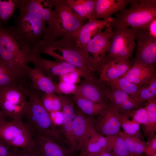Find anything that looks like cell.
Returning <instances> with one entry per match:
<instances>
[{
  "mask_svg": "<svg viewBox=\"0 0 156 156\" xmlns=\"http://www.w3.org/2000/svg\"><path fill=\"white\" fill-rule=\"evenodd\" d=\"M76 84L59 81L56 84L57 94L62 95H70L75 93L77 86Z\"/></svg>",
  "mask_w": 156,
  "mask_h": 156,
  "instance_id": "obj_38",
  "label": "cell"
},
{
  "mask_svg": "<svg viewBox=\"0 0 156 156\" xmlns=\"http://www.w3.org/2000/svg\"><path fill=\"white\" fill-rule=\"evenodd\" d=\"M135 47V36L131 28L114 27L105 61L116 58L130 59Z\"/></svg>",
  "mask_w": 156,
  "mask_h": 156,
  "instance_id": "obj_9",
  "label": "cell"
},
{
  "mask_svg": "<svg viewBox=\"0 0 156 156\" xmlns=\"http://www.w3.org/2000/svg\"><path fill=\"white\" fill-rule=\"evenodd\" d=\"M108 87L101 82L95 75L84 78L77 86L74 94L94 102L109 103L107 97Z\"/></svg>",
  "mask_w": 156,
  "mask_h": 156,
  "instance_id": "obj_13",
  "label": "cell"
},
{
  "mask_svg": "<svg viewBox=\"0 0 156 156\" xmlns=\"http://www.w3.org/2000/svg\"><path fill=\"white\" fill-rule=\"evenodd\" d=\"M79 156H80L79 155Z\"/></svg>",
  "mask_w": 156,
  "mask_h": 156,
  "instance_id": "obj_49",
  "label": "cell"
},
{
  "mask_svg": "<svg viewBox=\"0 0 156 156\" xmlns=\"http://www.w3.org/2000/svg\"><path fill=\"white\" fill-rule=\"evenodd\" d=\"M130 0H96L92 20H107L113 14L125 8Z\"/></svg>",
  "mask_w": 156,
  "mask_h": 156,
  "instance_id": "obj_22",
  "label": "cell"
},
{
  "mask_svg": "<svg viewBox=\"0 0 156 156\" xmlns=\"http://www.w3.org/2000/svg\"><path fill=\"white\" fill-rule=\"evenodd\" d=\"M90 119L95 131L104 136L118 134L121 131L120 113L109 103L98 115Z\"/></svg>",
  "mask_w": 156,
  "mask_h": 156,
  "instance_id": "obj_12",
  "label": "cell"
},
{
  "mask_svg": "<svg viewBox=\"0 0 156 156\" xmlns=\"http://www.w3.org/2000/svg\"><path fill=\"white\" fill-rule=\"evenodd\" d=\"M72 129L75 140L80 150L89 135L95 130L90 118L75 107Z\"/></svg>",
  "mask_w": 156,
  "mask_h": 156,
  "instance_id": "obj_21",
  "label": "cell"
},
{
  "mask_svg": "<svg viewBox=\"0 0 156 156\" xmlns=\"http://www.w3.org/2000/svg\"><path fill=\"white\" fill-rule=\"evenodd\" d=\"M146 142L144 153L146 156H156V135L148 138Z\"/></svg>",
  "mask_w": 156,
  "mask_h": 156,
  "instance_id": "obj_40",
  "label": "cell"
},
{
  "mask_svg": "<svg viewBox=\"0 0 156 156\" xmlns=\"http://www.w3.org/2000/svg\"><path fill=\"white\" fill-rule=\"evenodd\" d=\"M32 87L29 80L0 89V109L9 120L22 118L27 106Z\"/></svg>",
  "mask_w": 156,
  "mask_h": 156,
  "instance_id": "obj_5",
  "label": "cell"
},
{
  "mask_svg": "<svg viewBox=\"0 0 156 156\" xmlns=\"http://www.w3.org/2000/svg\"><path fill=\"white\" fill-rule=\"evenodd\" d=\"M27 74L32 87L35 90L44 93L57 94L56 84L39 69L34 66L33 68L29 66Z\"/></svg>",
  "mask_w": 156,
  "mask_h": 156,
  "instance_id": "obj_23",
  "label": "cell"
},
{
  "mask_svg": "<svg viewBox=\"0 0 156 156\" xmlns=\"http://www.w3.org/2000/svg\"><path fill=\"white\" fill-rule=\"evenodd\" d=\"M132 64L130 59L116 58L105 61L97 72L99 80L105 83L123 76Z\"/></svg>",
  "mask_w": 156,
  "mask_h": 156,
  "instance_id": "obj_16",
  "label": "cell"
},
{
  "mask_svg": "<svg viewBox=\"0 0 156 156\" xmlns=\"http://www.w3.org/2000/svg\"><path fill=\"white\" fill-rule=\"evenodd\" d=\"M104 83L109 88L118 90L128 94L138 101L141 86H137L130 82L123 77Z\"/></svg>",
  "mask_w": 156,
  "mask_h": 156,
  "instance_id": "obj_28",
  "label": "cell"
},
{
  "mask_svg": "<svg viewBox=\"0 0 156 156\" xmlns=\"http://www.w3.org/2000/svg\"><path fill=\"white\" fill-rule=\"evenodd\" d=\"M156 97V75L155 73L151 79L141 86L138 101L144 103L145 102Z\"/></svg>",
  "mask_w": 156,
  "mask_h": 156,
  "instance_id": "obj_33",
  "label": "cell"
},
{
  "mask_svg": "<svg viewBox=\"0 0 156 156\" xmlns=\"http://www.w3.org/2000/svg\"><path fill=\"white\" fill-rule=\"evenodd\" d=\"M5 119H6L3 116L0 109V122Z\"/></svg>",
  "mask_w": 156,
  "mask_h": 156,
  "instance_id": "obj_47",
  "label": "cell"
},
{
  "mask_svg": "<svg viewBox=\"0 0 156 156\" xmlns=\"http://www.w3.org/2000/svg\"><path fill=\"white\" fill-rule=\"evenodd\" d=\"M148 114L147 122L142 127L144 136L149 138L156 132V99L147 101L145 106Z\"/></svg>",
  "mask_w": 156,
  "mask_h": 156,
  "instance_id": "obj_29",
  "label": "cell"
},
{
  "mask_svg": "<svg viewBox=\"0 0 156 156\" xmlns=\"http://www.w3.org/2000/svg\"><path fill=\"white\" fill-rule=\"evenodd\" d=\"M130 122L133 128L138 133L142 134L140 130V124L138 122H135L132 120H130Z\"/></svg>",
  "mask_w": 156,
  "mask_h": 156,
  "instance_id": "obj_46",
  "label": "cell"
},
{
  "mask_svg": "<svg viewBox=\"0 0 156 156\" xmlns=\"http://www.w3.org/2000/svg\"><path fill=\"white\" fill-rule=\"evenodd\" d=\"M22 119L33 132L54 140L66 147L62 133L53 125L48 111L40 101L36 90L33 88Z\"/></svg>",
  "mask_w": 156,
  "mask_h": 156,
  "instance_id": "obj_3",
  "label": "cell"
},
{
  "mask_svg": "<svg viewBox=\"0 0 156 156\" xmlns=\"http://www.w3.org/2000/svg\"><path fill=\"white\" fill-rule=\"evenodd\" d=\"M53 0H21L19 9L30 13L52 25L53 19Z\"/></svg>",
  "mask_w": 156,
  "mask_h": 156,
  "instance_id": "obj_17",
  "label": "cell"
},
{
  "mask_svg": "<svg viewBox=\"0 0 156 156\" xmlns=\"http://www.w3.org/2000/svg\"><path fill=\"white\" fill-rule=\"evenodd\" d=\"M148 31L152 36L156 38V18L153 20L150 24Z\"/></svg>",
  "mask_w": 156,
  "mask_h": 156,
  "instance_id": "obj_44",
  "label": "cell"
},
{
  "mask_svg": "<svg viewBox=\"0 0 156 156\" xmlns=\"http://www.w3.org/2000/svg\"><path fill=\"white\" fill-rule=\"evenodd\" d=\"M67 1L72 12L76 15L85 21L89 20L87 8L83 0H67Z\"/></svg>",
  "mask_w": 156,
  "mask_h": 156,
  "instance_id": "obj_35",
  "label": "cell"
},
{
  "mask_svg": "<svg viewBox=\"0 0 156 156\" xmlns=\"http://www.w3.org/2000/svg\"><path fill=\"white\" fill-rule=\"evenodd\" d=\"M53 23L47 27L43 40H54L67 36L75 35L86 21L72 12L67 0H53Z\"/></svg>",
  "mask_w": 156,
  "mask_h": 156,
  "instance_id": "obj_7",
  "label": "cell"
},
{
  "mask_svg": "<svg viewBox=\"0 0 156 156\" xmlns=\"http://www.w3.org/2000/svg\"><path fill=\"white\" fill-rule=\"evenodd\" d=\"M119 134L124 140L132 156H142L143 155L146 148V142L143 139L121 131Z\"/></svg>",
  "mask_w": 156,
  "mask_h": 156,
  "instance_id": "obj_30",
  "label": "cell"
},
{
  "mask_svg": "<svg viewBox=\"0 0 156 156\" xmlns=\"http://www.w3.org/2000/svg\"><path fill=\"white\" fill-rule=\"evenodd\" d=\"M155 73V67H146L133 62L130 69L122 77L130 82L142 86L149 81Z\"/></svg>",
  "mask_w": 156,
  "mask_h": 156,
  "instance_id": "obj_24",
  "label": "cell"
},
{
  "mask_svg": "<svg viewBox=\"0 0 156 156\" xmlns=\"http://www.w3.org/2000/svg\"><path fill=\"white\" fill-rule=\"evenodd\" d=\"M135 36L136 50L133 62L146 67H155L156 62V38L148 31L131 28Z\"/></svg>",
  "mask_w": 156,
  "mask_h": 156,
  "instance_id": "obj_11",
  "label": "cell"
},
{
  "mask_svg": "<svg viewBox=\"0 0 156 156\" xmlns=\"http://www.w3.org/2000/svg\"><path fill=\"white\" fill-rule=\"evenodd\" d=\"M48 112L53 125L62 133L61 130L64 121V116L62 111Z\"/></svg>",
  "mask_w": 156,
  "mask_h": 156,
  "instance_id": "obj_39",
  "label": "cell"
},
{
  "mask_svg": "<svg viewBox=\"0 0 156 156\" xmlns=\"http://www.w3.org/2000/svg\"><path fill=\"white\" fill-rule=\"evenodd\" d=\"M79 155L80 156H113L106 151H103L96 154H90L84 153H81Z\"/></svg>",
  "mask_w": 156,
  "mask_h": 156,
  "instance_id": "obj_45",
  "label": "cell"
},
{
  "mask_svg": "<svg viewBox=\"0 0 156 156\" xmlns=\"http://www.w3.org/2000/svg\"><path fill=\"white\" fill-rule=\"evenodd\" d=\"M12 148V156H38L35 151H28L17 148Z\"/></svg>",
  "mask_w": 156,
  "mask_h": 156,
  "instance_id": "obj_42",
  "label": "cell"
},
{
  "mask_svg": "<svg viewBox=\"0 0 156 156\" xmlns=\"http://www.w3.org/2000/svg\"><path fill=\"white\" fill-rule=\"evenodd\" d=\"M32 51L0 24V64L20 78L27 79L28 64Z\"/></svg>",
  "mask_w": 156,
  "mask_h": 156,
  "instance_id": "obj_2",
  "label": "cell"
},
{
  "mask_svg": "<svg viewBox=\"0 0 156 156\" xmlns=\"http://www.w3.org/2000/svg\"><path fill=\"white\" fill-rule=\"evenodd\" d=\"M0 139L12 148L35 151L33 132L22 118L1 121Z\"/></svg>",
  "mask_w": 156,
  "mask_h": 156,
  "instance_id": "obj_8",
  "label": "cell"
},
{
  "mask_svg": "<svg viewBox=\"0 0 156 156\" xmlns=\"http://www.w3.org/2000/svg\"><path fill=\"white\" fill-rule=\"evenodd\" d=\"M30 62L52 80L57 78L59 79L61 76L74 71L77 72L81 77L80 73L76 68L63 61L47 60L42 57L40 55L33 53L30 55Z\"/></svg>",
  "mask_w": 156,
  "mask_h": 156,
  "instance_id": "obj_15",
  "label": "cell"
},
{
  "mask_svg": "<svg viewBox=\"0 0 156 156\" xmlns=\"http://www.w3.org/2000/svg\"><path fill=\"white\" fill-rule=\"evenodd\" d=\"M79 74L77 72L68 73L60 77L59 81L76 84L79 80Z\"/></svg>",
  "mask_w": 156,
  "mask_h": 156,
  "instance_id": "obj_41",
  "label": "cell"
},
{
  "mask_svg": "<svg viewBox=\"0 0 156 156\" xmlns=\"http://www.w3.org/2000/svg\"><path fill=\"white\" fill-rule=\"evenodd\" d=\"M21 0H0V24H7L16 10L19 8Z\"/></svg>",
  "mask_w": 156,
  "mask_h": 156,
  "instance_id": "obj_31",
  "label": "cell"
},
{
  "mask_svg": "<svg viewBox=\"0 0 156 156\" xmlns=\"http://www.w3.org/2000/svg\"><path fill=\"white\" fill-rule=\"evenodd\" d=\"M36 91L40 101L48 111H62L61 96L55 93Z\"/></svg>",
  "mask_w": 156,
  "mask_h": 156,
  "instance_id": "obj_32",
  "label": "cell"
},
{
  "mask_svg": "<svg viewBox=\"0 0 156 156\" xmlns=\"http://www.w3.org/2000/svg\"><path fill=\"white\" fill-rule=\"evenodd\" d=\"M133 120L142 126L146 124L148 114L145 107L134 109L125 114Z\"/></svg>",
  "mask_w": 156,
  "mask_h": 156,
  "instance_id": "obj_36",
  "label": "cell"
},
{
  "mask_svg": "<svg viewBox=\"0 0 156 156\" xmlns=\"http://www.w3.org/2000/svg\"><path fill=\"white\" fill-rule=\"evenodd\" d=\"M62 111L64 121L61 133L64 139L66 147L70 153L79 150L73 132L72 125L75 116V103L72 96H61Z\"/></svg>",
  "mask_w": 156,
  "mask_h": 156,
  "instance_id": "obj_14",
  "label": "cell"
},
{
  "mask_svg": "<svg viewBox=\"0 0 156 156\" xmlns=\"http://www.w3.org/2000/svg\"><path fill=\"white\" fill-rule=\"evenodd\" d=\"M107 97L109 103L120 114H126L132 110L143 107L144 104L125 92L109 87Z\"/></svg>",
  "mask_w": 156,
  "mask_h": 156,
  "instance_id": "obj_19",
  "label": "cell"
},
{
  "mask_svg": "<svg viewBox=\"0 0 156 156\" xmlns=\"http://www.w3.org/2000/svg\"><path fill=\"white\" fill-rule=\"evenodd\" d=\"M107 141L106 136L94 130L87 138L80 149L81 153L96 154L107 151Z\"/></svg>",
  "mask_w": 156,
  "mask_h": 156,
  "instance_id": "obj_25",
  "label": "cell"
},
{
  "mask_svg": "<svg viewBox=\"0 0 156 156\" xmlns=\"http://www.w3.org/2000/svg\"><path fill=\"white\" fill-rule=\"evenodd\" d=\"M36 54L44 53L55 60L66 62L79 71L85 78L95 75L73 36H67L54 40H42L34 48Z\"/></svg>",
  "mask_w": 156,
  "mask_h": 156,
  "instance_id": "obj_1",
  "label": "cell"
},
{
  "mask_svg": "<svg viewBox=\"0 0 156 156\" xmlns=\"http://www.w3.org/2000/svg\"><path fill=\"white\" fill-rule=\"evenodd\" d=\"M73 98L76 107L90 119L98 115L109 104L94 102L75 94Z\"/></svg>",
  "mask_w": 156,
  "mask_h": 156,
  "instance_id": "obj_26",
  "label": "cell"
},
{
  "mask_svg": "<svg viewBox=\"0 0 156 156\" xmlns=\"http://www.w3.org/2000/svg\"><path fill=\"white\" fill-rule=\"evenodd\" d=\"M46 23L36 16L19 9L15 24L7 28L14 37L32 51L46 35Z\"/></svg>",
  "mask_w": 156,
  "mask_h": 156,
  "instance_id": "obj_6",
  "label": "cell"
},
{
  "mask_svg": "<svg viewBox=\"0 0 156 156\" xmlns=\"http://www.w3.org/2000/svg\"><path fill=\"white\" fill-rule=\"evenodd\" d=\"M130 7L117 12L110 26L131 28L148 31L151 22L156 18V0H130Z\"/></svg>",
  "mask_w": 156,
  "mask_h": 156,
  "instance_id": "obj_4",
  "label": "cell"
},
{
  "mask_svg": "<svg viewBox=\"0 0 156 156\" xmlns=\"http://www.w3.org/2000/svg\"><path fill=\"white\" fill-rule=\"evenodd\" d=\"M143 155H142V156H143Z\"/></svg>",
  "mask_w": 156,
  "mask_h": 156,
  "instance_id": "obj_48",
  "label": "cell"
},
{
  "mask_svg": "<svg viewBox=\"0 0 156 156\" xmlns=\"http://www.w3.org/2000/svg\"><path fill=\"white\" fill-rule=\"evenodd\" d=\"M12 148L0 139V156H12Z\"/></svg>",
  "mask_w": 156,
  "mask_h": 156,
  "instance_id": "obj_43",
  "label": "cell"
},
{
  "mask_svg": "<svg viewBox=\"0 0 156 156\" xmlns=\"http://www.w3.org/2000/svg\"><path fill=\"white\" fill-rule=\"evenodd\" d=\"M106 137L107 141V152L113 156H132L125 141L119 134Z\"/></svg>",
  "mask_w": 156,
  "mask_h": 156,
  "instance_id": "obj_27",
  "label": "cell"
},
{
  "mask_svg": "<svg viewBox=\"0 0 156 156\" xmlns=\"http://www.w3.org/2000/svg\"><path fill=\"white\" fill-rule=\"evenodd\" d=\"M111 18L107 20L98 19L88 21L73 36L82 52L92 37L102 32L105 27L110 26Z\"/></svg>",
  "mask_w": 156,
  "mask_h": 156,
  "instance_id": "obj_20",
  "label": "cell"
},
{
  "mask_svg": "<svg viewBox=\"0 0 156 156\" xmlns=\"http://www.w3.org/2000/svg\"><path fill=\"white\" fill-rule=\"evenodd\" d=\"M33 137L38 156H70L68 149L55 140L33 132Z\"/></svg>",
  "mask_w": 156,
  "mask_h": 156,
  "instance_id": "obj_18",
  "label": "cell"
},
{
  "mask_svg": "<svg viewBox=\"0 0 156 156\" xmlns=\"http://www.w3.org/2000/svg\"><path fill=\"white\" fill-rule=\"evenodd\" d=\"M129 118L124 114H120V121L121 127L123 131L126 134L138 137L143 139L142 134L138 133L132 127Z\"/></svg>",
  "mask_w": 156,
  "mask_h": 156,
  "instance_id": "obj_37",
  "label": "cell"
},
{
  "mask_svg": "<svg viewBox=\"0 0 156 156\" xmlns=\"http://www.w3.org/2000/svg\"><path fill=\"white\" fill-rule=\"evenodd\" d=\"M26 80L17 77L0 64V89Z\"/></svg>",
  "mask_w": 156,
  "mask_h": 156,
  "instance_id": "obj_34",
  "label": "cell"
},
{
  "mask_svg": "<svg viewBox=\"0 0 156 156\" xmlns=\"http://www.w3.org/2000/svg\"><path fill=\"white\" fill-rule=\"evenodd\" d=\"M113 28L105 27L88 43L83 52L92 70L97 72L105 61L109 40Z\"/></svg>",
  "mask_w": 156,
  "mask_h": 156,
  "instance_id": "obj_10",
  "label": "cell"
}]
</instances>
